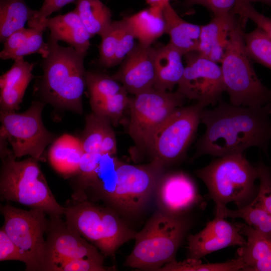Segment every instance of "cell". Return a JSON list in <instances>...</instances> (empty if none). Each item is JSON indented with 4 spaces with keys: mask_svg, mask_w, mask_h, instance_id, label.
Segmentation results:
<instances>
[{
    "mask_svg": "<svg viewBox=\"0 0 271 271\" xmlns=\"http://www.w3.org/2000/svg\"><path fill=\"white\" fill-rule=\"evenodd\" d=\"M271 104L239 106L221 99L212 109L204 108L200 120L206 126L193 159L204 155L221 157L257 147L267 153L271 140Z\"/></svg>",
    "mask_w": 271,
    "mask_h": 271,
    "instance_id": "obj_1",
    "label": "cell"
},
{
    "mask_svg": "<svg viewBox=\"0 0 271 271\" xmlns=\"http://www.w3.org/2000/svg\"><path fill=\"white\" fill-rule=\"evenodd\" d=\"M47 43L49 51L42 57L43 74L36 90L45 103L81 114L82 95L86 86V55L49 38Z\"/></svg>",
    "mask_w": 271,
    "mask_h": 271,
    "instance_id": "obj_2",
    "label": "cell"
},
{
    "mask_svg": "<svg viewBox=\"0 0 271 271\" xmlns=\"http://www.w3.org/2000/svg\"><path fill=\"white\" fill-rule=\"evenodd\" d=\"M2 165L0 176L1 199L43 210L51 217H60L65 207L56 200L41 172L38 161L30 157L17 161L7 141L1 137Z\"/></svg>",
    "mask_w": 271,
    "mask_h": 271,
    "instance_id": "obj_3",
    "label": "cell"
},
{
    "mask_svg": "<svg viewBox=\"0 0 271 271\" xmlns=\"http://www.w3.org/2000/svg\"><path fill=\"white\" fill-rule=\"evenodd\" d=\"M190 226V222L183 215H171L158 210L137 232L134 247L124 264L142 270H159L176 260L177 250Z\"/></svg>",
    "mask_w": 271,
    "mask_h": 271,
    "instance_id": "obj_4",
    "label": "cell"
},
{
    "mask_svg": "<svg viewBox=\"0 0 271 271\" xmlns=\"http://www.w3.org/2000/svg\"><path fill=\"white\" fill-rule=\"evenodd\" d=\"M244 21L237 16L220 66L229 103L259 107L271 104V89L257 77L247 52L243 31Z\"/></svg>",
    "mask_w": 271,
    "mask_h": 271,
    "instance_id": "obj_5",
    "label": "cell"
},
{
    "mask_svg": "<svg viewBox=\"0 0 271 271\" xmlns=\"http://www.w3.org/2000/svg\"><path fill=\"white\" fill-rule=\"evenodd\" d=\"M196 174L205 183L215 203V216L220 215L228 203L233 202L237 208L246 205L257 192L255 186L257 169L243 153L218 157L197 170Z\"/></svg>",
    "mask_w": 271,
    "mask_h": 271,
    "instance_id": "obj_6",
    "label": "cell"
},
{
    "mask_svg": "<svg viewBox=\"0 0 271 271\" xmlns=\"http://www.w3.org/2000/svg\"><path fill=\"white\" fill-rule=\"evenodd\" d=\"M66 222L94 245L104 256L114 257L118 248L135 238L131 229L110 207L86 200L65 207Z\"/></svg>",
    "mask_w": 271,
    "mask_h": 271,
    "instance_id": "obj_7",
    "label": "cell"
},
{
    "mask_svg": "<svg viewBox=\"0 0 271 271\" xmlns=\"http://www.w3.org/2000/svg\"><path fill=\"white\" fill-rule=\"evenodd\" d=\"M186 97L178 91H163L154 88L130 98L128 132L137 152H149L154 138L163 124Z\"/></svg>",
    "mask_w": 271,
    "mask_h": 271,
    "instance_id": "obj_8",
    "label": "cell"
},
{
    "mask_svg": "<svg viewBox=\"0 0 271 271\" xmlns=\"http://www.w3.org/2000/svg\"><path fill=\"white\" fill-rule=\"evenodd\" d=\"M165 166L156 159L131 165L118 160L116 190L107 203L120 215L134 217L142 213L154 197Z\"/></svg>",
    "mask_w": 271,
    "mask_h": 271,
    "instance_id": "obj_9",
    "label": "cell"
},
{
    "mask_svg": "<svg viewBox=\"0 0 271 271\" xmlns=\"http://www.w3.org/2000/svg\"><path fill=\"white\" fill-rule=\"evenodd\" d=\"M5 219L2 227L25 259L27 271H44L48 221L42 209L25 210L6 204L1 207Z\"/></svg>",
    "mask_w": 271,
    "mask_h": 271,
    "instance_id": "obj_10",
    "label": "cell"
},
{
    "mask_svg": "<svg viewBox=\"0 0 271 271\" xmlns=\"http://www.w3.org/2000/svg\"><path fill=\"white\" fill-rule=\"evenodd\" d=\"M45 104L34 101L22 113L1 111V137L10 143L16 158L29 155L43 161L45 148L55 141V136L43 122L42 112Z\"/></svg>",
    "mask_w": 271,
    "mask_h": 271,
    "instance_id": "obj_11",
    "label": "cell"
},
{
    "mask_svg": "<svg viewBox=\"0 0 271 271\" xmlns=\"http://www.w3.org/2000/svg\"><path fill=\"white\" fill-rule=\"evenodd\" d=\"M205 107L197 102L178 108L156 134L149 152L152 159L165 166L179 161L196 132L201 111Z\"/></svg>",
    "mask_w": 271,
    "mask_h": 271,
    "instance_id": "obj_12",
    "label": "cell"
},
{
    "mask_svg": "<svg viewBox=\"0 0 271 271\" xmlns=\"http://www.w3.org/2000/svg\"><path fill=\"white\" fill-rule=\"evenodd\" d=\"M184 56L186 65L177 91L206 107L215 106L225 91L221 66L198 52Z\"/></svg>",
    "mask_w": 271,
    "mask_h": 271,
    "instance_id": "obj_13",
    "label": "cell"
},
{
    "mask_svg": "<svg viewBox=\"0 0 271 271\" xmlns=\"http://www.w3.org/2000/svg\"><path fill=\"white\" fill-rule=\"evenodd\" d=\"M46 258L44 271H55L64 262L86 258L104 262L103 255L92 244L63 222L51 217L46 230Z\"/></svg>",
    "mask_w": 271,
    "mask_h": 271,
    "instance_id": "obj_14",
    "label": "cell"
},
{
    "mask_svg": "<svg viewBox=\"0 0 271 271\" xmlns=\"http://www.w3.org/2000/svg\"><path fill=\"white\" fill-rule=\"evenodd\" d=\"M154 197L158 210L175 215H183L201 198L193 180L182 171L165 172L157 184Z\"/></svg>",
    "mask_w": 271,
    "mask_h": 271,
    "instance_id": "obj_15",
    "label": "cell"
},
{
    "mask_svg": "<svg viewBox=\"0 0 271 271\" xmlns=\"http://www.w3.org/2000/svg\"><path fill=\"white\" fill-rule=\"evenodd\" d=\"M156 49L136 45L112 77L134 95L154 87L156 80Z\"/></svg>",
    "mask_w": 271,
    "mask_h": 271,
    "instance_id": "obj_16",
    "label": "cell"
},
{
    "mask_svg": "<svg viewBox=\"0 0 271 271\" xmlns=\"http://www.w3.org/2000/svg\"><path fill=\"white\" fill-rule=\"evenodd\" d=\"M187 240L188 257L197 260L215 251L246 243L236 223L216 216L200 232L189 235Z\"/></svg>",
    "mask_w": 271,
    "mask_h": 271,
    "instance_id": "obj_17",
    "label": "cell"
},
{
    "mask_svg": "<svg viewBox=\"0 0 271 271\" xmlns=\"http://www.w3.org/2000/svg\"><path fill=\"white\" fill-rule=\"evenodd\" d=\"M236 17L231 12L216 15L207 24L201 26L197 52L212 61L220 63Z\"/></svg>",
    "mask_w": 271,
    "mask_h": 271,
    "instance_id": "obj_18",
    "label": "cell"
},
{
    "mask_svg": "<svg viewBox=\"0 0 271 271\" xmlns=\"http://www.w3.org/2000/svg\"><path fill=\"white\" fill-rule=\"evenodd\" d=\"M35 64L24 59L14 61L11 68L0 77L1 111L20 108L26 89L33 79Z\"/></svg>",
    "mask_w": 271,
    "mask_h": 271,
    "instance_id": "obj_19",
    "label": "cell"
},
{
    "mask_svg": "<svg viewBox=\"0 0 271 271\" xmlns=\"http://www.w3.org/2000/svg\"><path fill=\"white\" fill-rule=\"evenodd\" d=\"M43 28L50 30L49 38L57 42L63 41L80 53L86 55L90 46V34L76 11L48 18Z\"/></svg>",
    "mask_w": 271,
    "mask_h": 271,
    "instance_id": "obj_20",
    "label": "cell"
},
{
    "mask_svg": "<svg viewBox=\"0 0 271 271\" xmlns=\"http://www.w3.org/2000/svg\"><path fill=\"white\" fill-rule=\"evenodd\" d=\"M245 237V244L237 250L243 263L242 271H271V237L246 223H236Z\"/></svg>",
    "mask_w": 271,
    "mask_h": 271,
    "instance_id": "obj_21",
    "label": "cell"
},
{
    "mask_svg": "<svg viewBox=\"0 0 271 271\" xmlns=\"http://www.w3.org/2000/svg\"><path fill=\"white\" fill-rule=\"evenodd\" d=\"M118 160L116 155L102 154L92 176L73 194V198L77 201L86 200L87 192L91 191L97 199L107 203L116 190Z\"/></svg>",
    "mask_w": 271,
    "mask_h": 271,
    "instance_id": "obj_22",
    "label": "cell"
},
{
    "mask_svg": "<svg viewBox=\"0 0 271 271\" xmlns=\"http://www.w3.org/2000/svg\"><path fill=\"white\" fill-rule=\"evenodd\" d=\"M183 56V53L170 43L156 49V80L154 88L172 91L174 86L178 85L185 69Z\"/></svg>",
    "mask_w": 271,
    "mask_h": 271,
    "instance_id": "obj_23",
    "label": "cell"
},
{
    "mask_svg": "<svg viewBox=\"0 0 271 271\" xmlns=\"http://www.w3.org/2000/svg\"><path fill=\"white\" fill-rule=\"evenodd\" d=\"M166 24L165 33L170 37V43L183 54L197 52L201 26L189 23L182 19L170 3L163 8Z\"/></svg>",
    "mask_w": 271,
    "mask_h": 271,
    "instance_id": "obj_24",
    "label": "cell"
},
{
    "mask_svg": "<svg viewBox=\"0 0 271 271\" xmlns=\"http://www.w3.org/2000/svg\"><path fill=\"white\" fill-rule=\"evenodd\" d=\"M52 144L49 152L52 167L64 176L76 175L84 153L80 139L65 134Z\"/></svg>",
    "mask_w": 271,
    "mask_h": 271,
    "instance_id": "obj_25",
    "label": "cell"
},
{
    "mask_svg": "<svg viewBox=\"0 0 271 271\" xmlns=\"http://www.w3.org/2000/svg\"><path fill=\"white\" fill-rule=\"evenodd\" d=\"M163 8L158 6H150L148 9L124 18L139 44L151 46L157 39L165 34Z\"/></svg>",
    "mask_w": 271,
    "mask_h": 271,
    "instance_id": "obj_26",
    "label": "cell"
},
{
    "mask_svg": "<svg viewBox=\"0 0 271 271\" xmlns=\"http://www.w3.org/2000/svg\"><path fill=\"white\" fill-rule=\"evenodd\" d=\"M35 10L25 0H0V41L4 43L15 32L25 28Z\"/></svg>",
    "mask_w": 271,
    "mask_h": 271,
    "instance_id": "obj_27",
    "label": "cell"
},
{
    "mask_svg": "<svg viewBox=\"0 0 271 271\" xmlns=\"http://www.w3.org/2000/svg\"><path fill=\"white\" fill-rule=\"evenodd\" d=\"M74 10L91 37L101 36L112 22L110 9L101 0H76Z\"/></svg>",
    "mask_w": 271,
    "mask_h": 271,
    "instance_id": "obj_28",
    "label": "cell"
},
{
    "mask_svg": "<svg viewBox=\"0 0 271 271\" xmlns=\"http://www.w3.org/2000/svg\"><path fill=\"white\" fill-rule=\"evenodd\" d=\"M221 216L233 219L240 218L245 223L271 237V214L262 208L254 199L249 204L230 210L224 208Z\"/></svg>",
    "mask_w": 271,
    "mask_h": 271,
    "instance_id": "obj_29",
    "label": "cell"
},
{
    "mask_svg": "<svg viewBox=\"0 0 271 271\" xmlns=\"http://www.w3.org/2000/svg\"><path fill=\"white\" fill-rule=\"evenodd\" d=\"M111 125L107 118L92 111L86 115L85 128L80 139L84 152L101 153V145Z\"/></svg>",
    "mask_w": 271,
    "mask_h": 271,
    "instance_id": "obj_30",
    "label": "cell"
},
{
    "mask_svg": "<svg viewBox=\"0 0 271 271\" xmlns=\"http://www.w3.org/2000/svg\"><path fill=\"white\" fill-rule=\"evenodd\" d=\"M243 263L241 258L219 263H202L200 259L188 258L183 261L176 260L166 263L158 271H237L242 270Z\"/></svg>",
    "mask_w": 271,
    "mask_h": 271,
    "instance_id": "obj_31",
    "label": "cell"
},
{
    "mask_svg": "<svg viewBox=\"0 0 271 271\" xmlns=\"http://www.w3.org/2000/svg\"><path fill=\"white\" fill-rule=\"evenodd\" d=\"M124 88L118 93L108 97L90 101L92 112L107 118L113 126L117 125L125 109L128 107L130 98Z\"/></svg>",
    "mask_w": 271,
    "mask_h": 271,
    "instance_id": "obj_32",
    "label": "cell"
},
{
    "mask_svg": "<svg viewBox=\"0 0 271 271\" xmlns=\"http://www.w3.org/2000/svg\"><path fill=\"white\" fill-rule=\"evenodd\" d=\"M247 52L251 60L271 69V39L257 27L244 34Z\"/></svg>",
    "mask_w": 271,
    "mask_h": 271,
    "instance_id": "obj_33",
    "label": "cell"
},
{
    "mask_svg": "<svg viewBox=\"0 0 271 271\" xmlns=\"http://www.w3.org/2000/svg\"><path fill=\"white\" fill-rule=\"evenodd\" d=\"M86 82L90 102L114 95L125 88L112 76L99 72L87 71Z\"/></svg>",
    "mask_w": 271,
    "mask_h": 271,
    "instance_id": "obj_34",
    "label": "cell"
},
{
    "mask_svg": "<svg viewBox=\"0 0 271 271\" xmlns=\"http://www.w3.org/2000/svg\"><path fill=\"white\" fill-rule=\"evenodd\" d=\"M121 21H112L107 30L100 36L99 63L103 67L114 66L120 32Z\"/></svg>",
    "mask_w": 271,
    "mask_h": 271,
    "instance_id": "obj_35",
    "label": "cell"
},
{
    "mask_svg": "<svg viewBox=\"0 0 271 271\" xmlns=\"http://www.w3.org/2000/svg\"><path fill=\"white\" fill-rule=\"evenodd\" d=\"M44 31L41 29L34 28L32 33L11 55L9 59L15 61L36 53L40 54L42 57H45L48 53L49 47L48 43L44 40Z\"/></svg>",
    "mask_w": 271,
    "mask_h": 271,
    "instance_id": "obj_36",
    "label": "cell"
},
{
    "mask_svg": "<svg viewBox=\"0 0 271 271\" xmlns=\"http://www.w3.org/2000/svg\"><path fill=\"white\" fill-rule=\"evenodd\" d=\"M231 12L244 20L252 21L271 39V19L257 11L250 3L238 0Z\"/></svg>",
    "mask_w": 271,
    "mask_h": 271,
    "instance_id": "obj_37",
    "label": "cell"
},
{
    "mask_svg": "<svg viewBox=\"0 0 271 271\" xmlns=\"http://www.w3.org/2000/svg\"><path fill=\"white\" fill-rule=\"evenodd\" d=\"M256 167L259 185L254 199L271 214V170L262 162H260Z\"/></svg>",
    "mask_w": 271,
    "mask_h": 271,
    "instance_id": "obj_38",
    "label": "cell"
},
{
    "mask_svg": "<svg viewBox=\"0 0 271 271\" xmlns=\"http://www.w3.org/2000/svg\"><path fill=\"white\" fill-rule=\"evenodd\" d=\"M76 0H44L41 8L35 10L33 16L28 22L29 28L45 30L42 27L46 19L53 13L60 11L64 6Z\"/></svg>",
    "mask_w": 271,
    "mask_h": 271,
    "instance_id": "obj_39",
    "label": "cell"
},
{
    "mask_svg": "<svg viewBox=\"0 0 271 271\" xmlns=\"http://www.w3.org/2000/svg\"><path fill=\"white\" fill-rule=\"evenodd\" d=\"M121 21L118 46L114 60V66L122 62L136 44L133 32L124 19Z\"/></svg>",
    "mask_w": 271,
    "mask_h": 271,
    "instance_id": "obj_40",
    "label": "cell"
},
{
    "mask_svg": "<svg viewBox=\"0 0 271 271\" xmlns=\"http://www.w3.org/2000/svg\"><path fill=\"white\" fill-rule=\"evenodd\" d=\"M111 267L104 265L103 262L93 259L80 258L68 260L59 266L55 271H106Z\"/></svg>",
    "mask_w": 271,
    "mask_h": 271,
    "instance_id": "obj_41",
    "label": "cell"
},
{
    "mask_svg": "<svg viewBox=\"0 0 271 271\" xmlns=\"http://www.w3.org/2000/svg\"><path fill=\"white\" fill-rule=\"evenodd\" d=\"M238 0H185L184 5L191 7L195 5L202 6L212 12L214 16L230 13Z\"/></svg>",
    "mask_w": 271,
    "mask_h": 271,
    "instance_id": "obj_42",
    "label": "cell"
},
{
    "mask_svg": "<svg viewBox=\"0 0 271 271\" xmlns=\"http://www.w3.org/2000/svg\"><path fill=\"white\" fill-rule=\"evenodd\" d=\"M7 260L25 262V257L19 248L2 227L0 230V261Z\"/></svg>",
    "mask_w": 271,
    "mask_h": 271,
    "instance_id": "obj_43",
    "label": "cell"
},
{
    "mask_svg": "<svg viewBox=\"0 0 271 271\" xmlns=\"http://www.w3.org/2000/svg\"><path fill=\"white\" fill-rule=\"evenodd\" d=\"M34 30L33 28H24L9 36L4 43V48L0 53V58L3 60L9 59L11 55L21 46Z\"/></svg>",
    "mask_w": 271,
    "mask_h": 271,
    "instance_id": "obj_44",
    "label": "cell"
},
{
    "mask_svg": "<svg viewBox=\"0 0 271 271\" xmlns=\"http://www.w3.org/2000/svg\"><path fill=\"white\" fill-rule=\"evenodd\" d=\"M116 139L114 130L112 128L105 136L100 147V152L102 154H107L116 155Z\"/></svg>",
    "mask_w": 271,
    "mask_h": 271,
    "instance_id": "obj_45",
    "label": "cell"
},
{
    "mask_svg": "<svg viewBox=\"0 0 271 271\" xmlns=\"http://www.w3.org/2000/svg\"><path fill=\"white\" fill-rule=\"evenodd\" d=\"M150 6H158L164 7V6L170 3V0H145Z\"/></svg>",
    "mask_w": 271,
    "mask_h": 271,
    "instance_id": "obj_46",
    "label": "cell"
},
{
    "mask_svg": "<svg viewBox=\"0 0 271 271\" xmlns=\"http://www.w3.org/2000/svg\"><path fill=\"white\" fill-rule=\"evenodd\" d=\"M249 3L260 2L271 7V0H244Z\"/></svg>",
    "mask_w": 271,
    "mask_h": 271,
    "instance_id": "obj_47",
    "label": "cell"
}]
</instances>
